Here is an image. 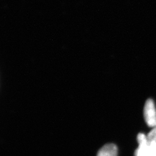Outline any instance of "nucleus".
<instances>
[{
	"mask_svg": "<svg viewBox=\"0 0 156 156\" xmlns=\"http://www.w3.org/2000/svg\"><path fill=\"white\" fill-rule=\"evenodd\" d=\"M117 146L113 144H109L104 145L100 149L97 156H117Z\"/></svg>",
	"mask_w": 156,
	"mask_h": 156,
	"instance_id": "obj_3",
	"label": "nucleus"
},
{
	"mask_svg": "<svg viewBox=\"0 0 156 156\" xmlns=\"http://www.w3.org/2000/svg\"><path fill=\"white\" fill-rule=\"evenodd\" d=\"M137 140L139 146L135 152V156H150L149 145L147 136L145 134H139L137 136Z\"/></svg>",
	"mask_w": 156,
	"mask_h": 156,
	"instance_id": "obj_2",
	"label": "nucleus"
},
{
	"mask_svg": "<svg viewBox=\"0 0 156 156\" xmlns=\"http://www.w3.org/2000/svg\"><path fill=\"white\" fill-rule=\"evenodd\" d=\"M144 117L146 124L151 127H156V109L154 101L148 99L144 107Z\"/></svg>",
	"mask_w": 156,
	"mask_h": 156,
	"instance_id": "obj_1",
	"label": "nucleus"
},
{
	"mask_svg": "<svg viewBox=\"0 0 156 156\" xmlns=\"http://www.w3.org/2000/svg\"><path fill=\"white\" fill-rule=\"evenodd\" d=\"M149 145L156 143V127L153 128L147 136Z\"/></svg>",
	"mask_w": 156,
	"mask_h": 156,
	"instance_id": "obj_4",
	"label": "nucleus"
},
{
	"mask_svg": "<svg viewBox=\"0 0 156 156\" xmlns=\"http://www.w3.org/2000/svg\"><path fill=\"white\" fill-rule=\"evenodd\" d=\"M150 156H156V143L149 145Z\"/></svg>",
	"mask_w": 156,
	"mask_h": 156,
	"instance_id": "obj_5",
	"label": "nucleus"
}]
</instances>
